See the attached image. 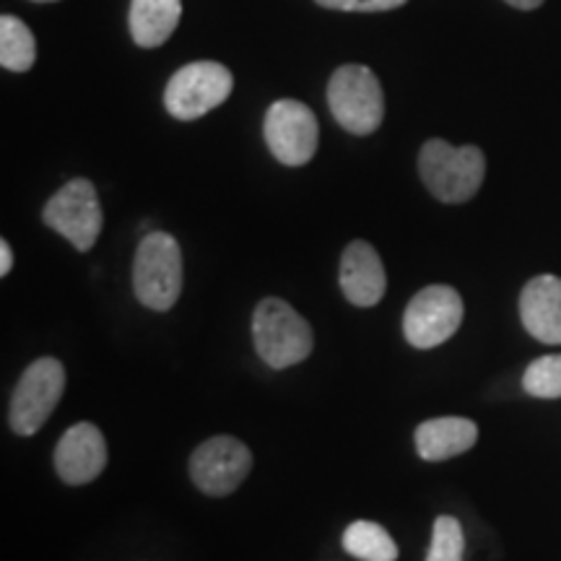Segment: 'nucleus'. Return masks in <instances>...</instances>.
<instances>
[{
	"mask_svg": "<svg viewBox=\"0 0 561 561\" xmlns=\"http://www.w3.org/2000/svg\"><path fill=\"white\" fill-rule=\"evenodd\" d=\"M419 178L442 203H468L486 178V157L479 146H453L432 138L419 151Z\"/></svg>",
	"mask_w": 561,
	"mask_h": 561,
	"instance_id": "f257e3e1",
	"label": "nucleus"
},
{
	"mask_svg": "<svg viewBox=\"0 0 561 561\" xmlns=\"http://www.w3.org/2000/svg\"><path fill=\"white\" fill-rule=\"evenodd\" d=\"M252 343L271 369H289L312 354L314 333L289 301L265 297L252 312Z\"/></svg>",
	"mask_w": 561,
	"mask_h": 561,
	"instance_id": "f03ea898",
	"label": "nucleus"
},
{
	"mask_svg": "<svg viewBox=\"0 0 561 561\" xmlns=\"http://www.w3.org/2000/svg\"><path fill=\"white\" fill-rule=\"evenodd\" d=\"M133 294L153 312H167L182 294V250L167 231H149L133 257Z\"/></svg>",
	"mask_w": 561,
	"mask_h": 561,
	"instance_id": "7ed1b4c3",
	"label": "nucleus"
},
{
	"mask_svg": "<svg viewBox=\"0 0 561 561\" xmlns=\"http://www.w3.org/2000/svg\"><path fill=\"white\" fill-rule=\"evenodd\" d=\"M328 107L343 130L354 136H371L385 121L380 79L367 66H341L328 81Z\"/></svg>",
	"mask_w": 561,
	"mask_h": 561,
	"instance_id": "20e7f679",
	"label": "nucleus"
},
{
	"mask_svg": "<svg viewBox=\"0 0 561 561\" xmlns=\"http://www.w3.org/2000/svg\"><path fill=\"white\" fill-rule=\"evenodd\" d=\"M62 392H66V367L53 356L34 359L21 371L16 388L11 392V430L19 437L37 434L53 416V411L58 409Z\"/></svg>",
	"mask_w": 561,
	"mask_h": 561,
	"instance_id": "39448f33",
	"label": "nucleus"
},
{
	"mask_svg": "<svg viewBox=\"0 0 561 561\" xmlns=\"http://www.w3.org/2000/svg\"><path fill=\"white\" fill-rule=\"evenodd\" d=\"M234 76L227 66L214 60H198L182 66L164 89V107L182 123L198 121L229 100Z\"/></svg>",
	"mask_w": 561,
	"mask_h": 561,
	"instance_id": "423d86ee",
	"label": "nucleus"
},
{
	"mask_svg": "<svg viewBox=\"0 0 561 561\" xmlns=\"http://www.w3.org/2000/svg\"><path fill=\"white\" fill-rule=\"evenodd\" d=\"M42 219L47 227L73 244L79 252H89L102 234L104 214L94 182L76 178L66 182L50 201L45 203Z\"/></svg>",
	"mask_w": 561,
	"mask_h": 561,
	"instance_id": "0eeeda50",
	"label": "nucleus"
},
{
	"mask_svg": "<svg viewBox=\"0 0 561 561\" xmlns=\"http://www.w3.org/2000/svg\"><path fill=\"white\" fill-rule=\"evenodd\" d=\"M466 305L458 289L432 284L409 301L403 312V335L413 348H437L458 333Z\"/></svg>",
	"mask_w": 561,
	"mask_h": 561,
	"instance_id": "6e6552de",
	"label": "nucleus"
},
{
	"mask_svg": "<svg viewBox=\"0 0 561 561\" xmlns=\"http://www.w3.org/2000/svg\"><path fill=\"white\" fill-rule=\"evenodd\" d=\"M252 471L250 447L229 434L201 442L191 455V479L206 496H229Z\"/></svg>",
	"mask_w": 561,
	"mask_h": 561,
	"instance_id": "1a4fd4ad",
	"label": "nucleus"
},
{
	"mask_svg": "<svg viewBox=\"0 0 561 561\" xmlns=\"http://www.w3.org/2000/svg\"><path fill=\"white\" fill-rule=\"evenodd\" d=\"M263 136L280 164L305 167L318 151L320 125L307 104L297 100H278L265 112Z\"/></svg>",
	"mask_w": 561,
	"mask_h": 561,
	"instance_id": "9d476101",
	"label": "nucleus"
},
{
	"mask_svg": "<svg viewBox=\"0 0 561 561\" xmlns=\"http://www.w3.org/2000/svg\"><path fill=\"white\" fill-rule=\"evenodd\" d=\"M107 458L110 455L104 434L91 421H79V424L62 432L53 453L55 473L68 486H83V483L100 479L104 468H107Z\"/></svg>",
	"mask_w": 561,
	"mask_h": 561,
	"instance_id": "9b49d317",
	"label": "nucleus"
},
{
	"mask_svg": "<svg viewBox=\"0 0 561 561\" xmlns=\"http://www.w3.org/2000/svg\"><path fill=\"white\" fill-rule=\"evenodd\" d=\"M339 284L343 297L354 307L380 305L388 291V276H385L380 252L364 240L351 242L341 255Z\"/></svg>",
	"mask_w": 561,
	"mask_h": 561,
	"instance_id": "f8f14e48",
	"label": "nucleus"
},
{
	"mask_svg": "<svg viewBox=\"0 0 561 561\" xmlns=\"http://www.w3.org/2000/svg\"><path fill=\"white\" fill-rule=\"evenodd\" d=\"M520 320L533 339L561 346V278L543 273L520 291Z\"/></svg>",
	"mask_w": 561,
	"mask_h": 561,
	"instance_id": "ddd939ff",
	"label": "nucleus"
},
{
	"mask_svg": "<svg viewBox=\"0 0 561 561\" xmlns=\"http://www.w3.org/2000/svg\"><path fill=\"white\" fill-rule=\"evenodd\" d=\"M479 426L466 416H439L421 421L413 432V445L421 460L442 462L473 450Z\"/></svg>",
	"mask_w": 561,
	"mask_h": 561,
	"instance_id": "4468645a",
	"label": "nucleus"
},
{
	"mask_svg": "<svg viewBox=\"0 0 561 561\" xmlns=\"http://www.w3.org/2000/svg\"><path fill=\"white\" fill-rule=\"evenodd\" d=\"M182 0H130V34L138 47H161L178 30Z\"/></svg>",
	"mask_w": 561,
	"mask_h": 561,
	"instance_id": "2eb2a0df",
	"label": "nucleus"
},
{
	"mask_svg": "<svg viewBox=\"0 0 561 561\" xmlns=\"http://www.w3.org/2000/svg\"><path fill=\"white\" fill-rule=\"evenodd\" d=\"M343 551L359 561H396L398 543L385 530V525L371 520L351 523L341 536Z\"/></svg>",
	"mask_w": 561,
	"mask_h": 561,
	"instance_id": "dca6fc26",
	"label": "nucleus"
},
{
	"mask_svg": "<svg viewBox=\"0 0 561 561\" xmlns=\"http://www.w3.org/2000/svg\"><path fill=\"white\" fill-rule=\"evenodd\" d=\"M37 60V42L24 21L16 16L0 19V66L13 73H24Z\"/></svg>",
	"mask_w": 561,
	"mask_h": 561,
	"instance_id": "f3484780",
	"label": "nucleus"
},
{
	"mask_svg": "<svg viewBox=\"0 0 561 561\" xmlns=\"http://www.w3.org/2000/svg\"><path fill=\"white\" fill-rule=\"evenodd\" d=\"M523 388L528 396L541 401H557L561 398V354L538 356L528 364L523 375Z\"/></svg>",
	"mask_w": 561,
	"mask_h": 561,
	"instance_id": "a211bd4d",
	"label": "nucleus"
},
{
	"mask_svg": "<svg viewBox=\"0 0 561 561\" xmlns=\"http://www.w3.org/2000/svg\"><path fill=\"white\" fill-rule=\"evenodd\" d=\"M466 559V533L458 517L439 515L432 525V543L424 561H462Z\"/></svg>",
	"mask_w": 561,
	"mask_h": 561,
	"instance_id": "6ab92c4d",
	"label": "nucleus"
},
{
	"mask_svg": "<svg viewBox=\"0 0 561 561\" xmlns=\"http://www.w3.org/2000/svg\"><path fill=\"white\" fill-rule=\"evenodd\" d=\"M322 9L333 11H354V13H380L401 9L409 0H314Z\"/></svg>",
	"mask_w": 561,
	"mask_h": 561,
	"instance_id": "aec40b11",
	"label": "nucleus"
},
{
	"mask_svg": "<svg viewBox=\"0 0 561 561\" xmlns=\"http://www.w3.org/2000/svg\"><path fill=\"white\" fill-rule=\"evenodd\" d=\"M13 268V250L5 240H0V276H9Z\"/></svg>",
	"mask_w": 561,
	"mask_h": 561,
	"instance_id": "412c9836",
	"label": "nucleus"
},
{
	"mask_svg": "<svg viewBox=\"0 0 561 561\" xmlns=\"http://www.w3.org/2000/svg\"><path fill=\"white\" fill-rule=\"evenodd\" d=\"M504 3H510L512 9H520V11H533V9H541L543 0H504Z\"/></svg>",
	"mask_w": 561,
	"mask_h": 561,
	"instance_id": "4be33fe9",
	"label": "nucleus"
},
{
	"mask_svg": "<svg viewBox=\"0 0 561 561\" xmlns=\"http://www.w3.org/2000/svg\"><path fill=\"white\" fill-rule=\"evenodd\" d=\"M34 3H55V0H34Z\"/></svg>",
	"mask_w": 561,
	"mask_h": 561,
	"instance_id": "5701e85b",
	"label": "nucleus"
}]
</instances>
